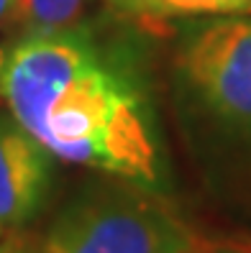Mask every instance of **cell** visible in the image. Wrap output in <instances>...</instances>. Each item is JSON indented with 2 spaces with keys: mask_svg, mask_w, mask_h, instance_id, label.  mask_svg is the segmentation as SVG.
<instances>
[{
  "mask_svg": "<svg viewBox=\"0 0 251 253\" xmlns=\"http://www.w3.org/2000/svg\"><path fill=\"white\" fill-rule=\"evenodd\" d=\"M0 97L54 159L156 187L161 156L139 84L77 28L0 51Z\"/></svg>",
  "mask_w": 251,
  "mask_h": 253,
  "instance_id": "6da1fadb",
  "label": "cell"
},
{
  "mask_svg": "<svg viewBox=\"0 0 251 253\" xmlns=\"http://www.w3.org/2000/svg\"><path fill=\"white\" fill-rule=\"evenodd\" d=\"M208 243L154 187L108 176L64 202L39 253H202Z\"/></svg>",
  "mask_w": 251,
  "mask_h": 253,
  "instance_id": "7a4b0ae2",
  "label": "cell"
},
{
  "mask_svg": "<svg viewBox=\"0 0 251 253\" xmlns=\"http://www.w3.org/2000/svg\"><path fill=\"white\" fill-rule=\"evenodd\" d=\"M180 72L218 121L251 133V13L198 26L180 51Z\"/></svg>",
  "mask_w": 251,
  "mask_h": 253,
  "instance_id": "3957f363",
  "label": "cell"
},
{
  "mask_svg": "<svg viewBox=\"0 0 251 253\" xmlns=\"http://www.w3.org/2000/svg\"><path fill=\"white\" fill-rule=\"evenodd\" d=\"M54 156L10 113H0V235L28 225L49 197Z\"/></svg>",
  "mask_w": 251,
  "mask_h": 253,
  "instance_id": "277c9868",
  "label": "cell"
},
{
  "mask_svg": "<svg viewBox=\"0 0 251 253\" xmlns=\"http://www.w3.org/2000/svg\"><path fill=\"white\" fill-rule=\"evenodd\" d=\"M108 5L121 16L141 21L251 13V0H108Z\"/></svg>",
  "mask_w": 251,
  "mask_h": 253,
  "instance_id": "5b68a950",
  "label": "cell"
},
{
  "mask_svg": "<svg viewBox=\"0 0 251 253\" xmlns=\"http://www.w3.org/2000/svg\"><path fill=\"white\" fill-rule=\"evenodd\" d=\"M87 0H16L13 23L21 34H54L75 28Z\"/></svg>",
  "mask_w": 251,
  "mask_h": 253,
  "instance_id": "8992f818",
  "label": "cell"
},
{
  "mask_svg": "<svg viewBox=\"0 0 251 253\" xmlns=\"http://www.w3.org/2000/svg\"><path fill=\"white\" fill-rule=\"evenodd\" d=\"M0 253H34V251H31L28 238L21 230H16V233L0 235Z\"/></svg>",
  "mask_w": 251,
  "mask_h": 253,
  "instance_id": "52a82bcc",
  "label": "cell"
},
{
  "mask_svg": "<svg viewBox=\"0 0 251 253\" xmlns=\"http://www.w3.org/2000/svg\"><path fill=\"white\" fill-rule=\"evenodd\" d=\"M13 10H16V0H0V23L13 18Z\"/></svg>",
  "mask_w": 251,
  "mask_h": 253,
  "instance_id": "ba28073f",
  "label": "cell"
},
{
  "mask_svg": "<svg viewBox=\"0 0 251 253\" xmlns=\"http://www.w3.org/2000/svg\"><path fill=\"white\" fill-rule=\"evenodd\" d=\"M202 253H244V251H239V248H233V246H223V248H205Z\"/></svg>",
  "mask_w": 251,
  "mask_h": 253,
  "instance_id": "9c48e42d",
  "label": "cell"
},
{
  "mask_svg": "<svg viewBox=\"0 0 251 253\" xmlns=\"http://www.w3.org/2000/svg\"><path fill=\"white\" fill-rule=\"evenodd\" d=\"M233 248H239V251H244V253H251V238H246L244 243H231Z\"/></svg>",
  "mask_w": 251,
  "mask_h": 253,
  "instance_id": "30bf717a",
  "label": "cell"
}]
</instances>
